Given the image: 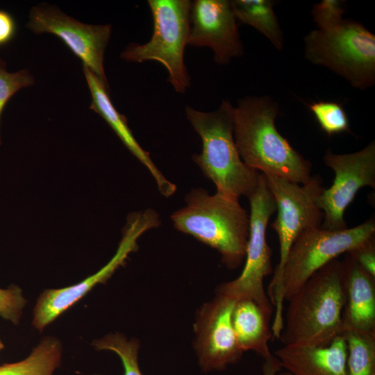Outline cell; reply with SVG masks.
I'll return each mask as SVG.
<instances>
[{
	"label": "cell",
	"instance_id": "ffe728a7",
	"mask_svg": "<svg viewBox=\"0 0 375 375\" xmlns=\"http://www.w3.org/2000/svg\"><path fill=\"white\" fill-rule=\"evenodd\" d=\"M61 358L59 340L46 337L25 359L0 365V375H53L60 365Z\"/></svg>",
	"mask_w": 375,
	"mask_h": 375
},
{
	"label": "cell",
	"instance_id": "d6986e66",
	"mask_svg": "<svg viewBox=\"0 0 375 375\" xmlns=\"http://www.w3.org/2000/svg\"><path fill=\"white\" fill-rule=\"evenodd\" d=\"M232 7L239 24L251 26L265 35L277 50H281L284 38L272 0H234Z\"/></svg>",
	"mask_w": 375,
	"mask_h": 375
},
{
	"label": "cell",
	"instance_id": "7c38bea8",
	"mask_svg": "<svg viewBox=\"0 0 375 375\" xmlns=\"http://www.w3.org/2000/svg\"><path fill=\"white\" fill-rule=\"evenodd\" d=\"M26 27L36 34L55 35L90 69L108 85L103 60L111 35L110 24H87L46 3L33 7Z\"/></svg>",
	"mask_w": 375,
	"mask_h": 375
},
{
	"label": "cell",
	"instance_id": "e0dca14e",
	"mask_svg": "<svg viewBox=\"0 0 375 375\" xmlns=\"http://www.w3.org/2000/svg\"><path fill=\"white\" fill-rule=\"evenodd\" d=\"M347 344L342 335L326 345H283L274 351L292 375H347Z\"/></svg>",
	"mask_w": 375,
	"mask_h": 375
},
{
	"label": "cell",
	"instance_id": "484cf974",
	"mask_svg": "<svg viewBox=\"0 0 375 375\" xmlns=\"http://www.w3.org/2000/svg\"><path fill=\"white\" fill-rule=\"evenodd\" d=\"M343 2L338 0H322L313 5L311 14L319 29H329L342 22L345 12Z\"/></svg>",
	"mask_w": 375,
	"mask_h": 375
},
{
	"label": "cell",
	"instance_id": "3957f363",
	"mask_svg": "<svg viewBox=\"0 0 375 375\" xmlns=\"http://www.w3.org/2000/svg\"><path fill=\"white\" fill-rule=\"evenodd\" d=\"M233 108L228 100H223L214 111L203 112L189 106L185 111L202 141L201 152L193 154V161L215 185L216 192L239 199L254 192L260 173L248 167L239 154L233 135Z\"/></svg>",
	"mask_w": 375,
	"mask_h": 375
},
{
	"label": "cell",
	"instance_id": "52a82bcc",
	"mask_svg": "<svg viewBox=\"0 0 375 375\" xmlns=\"http://www.w3.org/2000/svg\"><path fill=\"white\" fill-rule=\"evenodd\" d=\"M153 18V33L143 44L132 42L121 52L120 58L141 63L156 60L167 70V81L178 93L190 86V77L184 62V51L190 33V0H149Z\"/></svg>",
	"mask_w": 375,
	"mask_h": 375
},
{
	"label": "cell",
	"instance_id": "8fae6325",
	"mask_svg": "<svg viewBox=\"0 0 375 375\" xmlns=\"http://www.w3.org/2000/svg\"><path fill=\"white\" fill-rule=\"evenodd\" d=\"M324 162L335 173L332 185L316 197L323 212L322 228L342 231L347 228L344 215L358 191L365 186L375 188V142L350 153L336 154L328 150Z\"/></svg>",
	"mask_w": 375,
	"mask_h": 375
},
{
	"label": "cell",
	"instance_id": "f1b7e54d",
	"mask_svg": "<svg viewBox=\"0 0 375 375\" xmlns=\"http://www.w3.org/2000/svg\"><path fill=\"white\" fill-rule=\"evenodd\" d=\"M282 366L274 355L265 359L262 365V375H276L282 369Z\"/></svg>",
	"mask_w": 375,
	"mask_h": 375
},
{
	"label": "cell",
	"instance_id": "277c9868",
	"mask_svg": "<svg viewBox=\"0 0 375 375\" xmlns=\"http://www.w3.org/2000/svg\"><path fill=\"white\" fill-rule=\"evenodd\" d=\"M185 201V206L171 215L175 228L217 250L228 269L238 267L245 259L249 234V215L239 199L199 188Z\"/></svg>",
	"mask_w": 375,
	"mask_h": 375
},
{
	"label": "cell",
	"instance_id": "9c48e42d",
	"mask_svg": "<svg viewBox=\"0 0 375 375\" xmlns=\"http://www.w3.org/2000/svg\"><path fill=\"white\" fill-rule=\"evenodd\" d=\"M374 218L342 231L317 227L301 232L292 244L283 267L284 301H288L317 271L360 247L374 237Z\"/></svg>",
	"mask_w": 375,
	"mask_h": 375
},
{
	"label": "cell",
	"instance_id": "4316f807",
	"mask_svg": "<svg viewBox=\"0 0 375 375\" xmlns=\"http://www.w3.org/2000/svg\"><path fill=\"white\" fill-rule=\"evenodd\" d=\"M348 253L367 272L375 277L374 237Z\"/></svg>",
	"mask_w": 375,
	"mask_h": 375
},
{
	"label": "cell",
	"instance_id": "f546056e",
	"mask_svg": "<svg viewBox=\"0 0 375 375\" xmlns=\"http://www.w3.org/2000/svg\"><path fill=\"white\" fill-rule=\"evenodd\" d=\"M276 375H292L291 374H290L289 372H288L287 371H282V369L278 372Z\"/></svg>",
	"mask_w": 375,
	"mask_h": 375
},
{
	"label": "cell",
	"instance_id": "2e32d148",
	"mask_svg": "<svg viewBox=\"0 0 375 375\" xmlns=\"http://www.w3.org/2000/svg\"><path fill=\"white\" fill-rule=\"evenodd\" d=\"M344 289V330L375 332V277L346 253L341 260Z\"/></svg>",
	"mask_w": 375,
	"mask_h": 375
},
{
	"label": "cell",
	"instance_id": "4fadbf2b",
	"mask_svg": "<svg viewBox=\"0 0 375 375\" xmlns=\"http://www.w3.org/2000/svg\"><path fill=\"white\" fill-rule=\"evenodd\" d=\"M235 301L222 294L199 309L194 323V349L203 372L223 370L243 353L234 333L232 313Z\"/></svg>",
	"mask_w": 375,
	"mask_h": 375
},
{
	"label": "cell",
	"instance_id": "cb8c5ba5",
	"mask_svg": "<svg viewBox=\"0 0 375 375\" xmlns=\"http://www.w3.org/2000/svg\"><path fill=\"white\" fill-rule=\"evenodd\" d=\"M34 82L33 76L26 69L15 72H8L6 62L0 57V125L2 112L9 99L20 89L31 86Z\"/></svg>",
	"mask_w": 375,
	"mask_h": 375
},
{
	"label": "cell",
	"instance_id": "5bb4252c",
	"mask_svg": "<svg viewBox=\"0 0 375 375\" xmlns=\"http://www.w3.org/2000/svg\"><path fill=\"white\" fill-rule=\"evenodd\" d=\"M238 23L228 0H195L190 12L188 45L207 47L218 65H226L244 54Z\"/></svg>",
	"mask_w": 375,
	"mask_h": 375
},
{
	"label": "cell",
	"instance_id": "603a6c76",
	"mask_svg": "<svg viewBox=\"0 0 375 375\" xmlns=\"http://www.w3.org/2000/svg\"><path fill=\"white\" fill-rule=\"evenodd\" d=\"M307 106L322 130L329 136L349 132V118L340 103L319 101L308 103Z\"/></svg>",
	"mask_w": 375,
	"mask_h": 375
},
{
	"label": "cell",
	"instance_id": "7402d4cb",
	"mask_svg": "<svg viewBox=\"0 0 375 375\" xmlns=\"http://www.w3.org/2000/svg\"><path fill=\"white\" fill-rule=\"evenodd\" d=\"M97 350L112 351L120 358L124 375H143L138 362L140 344L137 339H127L123 334L109 333L92 343Z\"/></svg>",
	"mask_w": 375,
	"mask_h": 375
},
{
	"label": "cell",
	"instance_id": "ac0fdd59",
	"mask_svg": "<svg viewBox=\"0 0 375 375\" xmlns=\"http://www.w3.org/2000/svg\"><path fill=\"white\" fill-rule=\"evenodd\" d=\"M271 318L251 299L235 301L232 324L237 342L243 352L254 351L264 360L272 355L269 347V341L273 338Z\"/></svg>",
	"mask_w": 375,
	"mask_h": 375
},
{
	"label": "cell",
	"instance_id": "8992f818",
	"mask_svg": "<svg viewBox=\"0 0 375 375\" xmlns=\"http://www.w3.org/2000/svg\"><path fill=\"white\" fill-rule=\"evenodd\" d=\"M305 58L328 68L361 90L375 83V35L362 24L343 19L304 38Z\"/></svg>",
	"mask_w": 375,
	"mask_h": 375
},
{
	"label": "cell",
	"instance_id": "83f0119b",
	"mask_svg": "<svg viewBox=\"0 0 375 375\" xmlns=\"http://www.w3.org/2000/svg\"><path fill=\"white\" fill-rule=\"evenodd\" d=\"M17 24L12 16L0 10V47L10 42L15 35Z\"/></svg>",
	"mask_w": 375,
	"mask_h": 375
},
{
	"label": "cell",
	"instance_id": "9a60e30c",
	"mask_svg": "<svg viewBox=\"0 0 375 375\" xmlns=\"http://www.w3.org/2000/svg\"><path fill=\"white\" fill-rule=\"evenodd\" d=\"M83 71L91 94L90 108L108 123L129 151L147 168L160 193L165 197L173 195L176 190V185L166 178L152 161L149 153L136 140L128 126L126 117L117 110L111 101L109 85L84 65Z\"/></svg>",
	"mask_w": 375,
	"mask_h": 375
},
{
	"label": "cell",
	"instance_id": "7a4b0ae2",
	"mask_svg": "<svg viewBox=\"0 0 375 375\" xmlns=\"http://www.w3.org/2000/svg\"><path fill=\"white\" fill-rule=\"evenodd\" d=\"M341 260L317 271L290 298L279 339L283 345H326L344 331Z\"/></svg>",
	"mask_w": 375,
	"mask_h": 375
},
{
	"label": "cell",
	"instance_id": "30bf717a",
	"mask_svg": "<svg viewBox=\"0 0 375 375\" xmlns=\"http://www.w3.org/2000/svg\"><path fill=\"white\" fill-rule=\"evenodd\" d=\"M160 224L158 214L152 209L130 215L117 251L109 262L78 283L62 288L44 290L33 309V326L42 331L85 296L95 285L105 283L120 266L125 264L128 255L138 250L139 238L147 231L158 227Z\"/></svg>",
	"mask_w": 375,
	"mask_h": 375
},
{
	"label": "cell",
	"instance_id": "44dd1931",
	"mask_svg": "<svg viewBox=\"0 0 375 375\" xmlns=\"http://www.w3.org/2000/svg\"><path fill=\"white\" fill-rule=\"evenodd\" d=\"M341 335L347 344V375H375V332L347 328Z\"/></svg>",
	"mask_w": 375,
	"mask_h": 375
},
{
	"label": "cell",
	"instance_id": "6da1fadb",
	"mask_svg": "<svg viewBox=\"0 0 375 375\" xmlns=\"http://www.w3.org/2000/svg\"><path fill=\"white\" fill-rule=\"evenodd\" d=\"M278 103L269 96H247L233 108V135L242 161L250 168L286 181L304 184L312 164L278 132Z\"/></svg>",
	"mask_w": 375,
	"mask_h": 375
},
{
	"label": "cell",
	"instance_id": "ba28073f",
	"mask_svg": "<svg viewBox=\"0 0 375 375\" xmlns=\"http://www.w3.org/2000/svg\"><path fill=\"white\" fill-rule=\"evenodd\" d=\"M247 198L251 212L244 267L238 277L219 285L217 294L234 301L251 299L272 317L274 306L264 288L265 277L272 272V251L267 242L266 229L276 205L262 173L256 189Z\"/></svg>",
	"mask_w": 375,
	"mask_h": 375
},
{
	"label": "cell",
	"instance_id": "5b68a950",
	"mask_svg": "<svg viewBox=\"0 0 375 375\" xmlns=\"http://www.w3.org/2000/svg\"><path fill=\"white\" fill-rule=\"evenodd\" d=\"M265 176L278 211L271 227L278 237L280 258L268 288V297L274 307L272 325L279 328L283 324L282 276L285 262L292 244L301 232L322 226L324 214L315 199L324 187L322 179L317 176H311L304 184Z\"/></svg>",
	"mask_w": 375,
	"mask_h": 375
},
{
	"label": "cell",
	"instance_id": "4dcf8cb0",
	"mask_svg": "<svg viewBox=\"0 0 375 375\" xmlns=\"http://www.w3.org/2000/svg\"><path fill=\"white\" fill-rule=\"evenodd\" d=\"M4 348V344L3 343V342L1 341V340L0 339V351L3 349Z\"/></svg>",
	"mask_w": 375,
	"mask_h": 375
},
{
	"label": "cell",
	"instance_id": "d4e9b609",
	"mask_svg": "<svg viewBox=\"0 0 375 375\" xmlns=\"http://www.w3.org/2000/svg\"><path fill=\"white\" fill-rule=\"evenodd\" d=\"M26 303L22 291L17 285L0 288V316L14 324H18Z\"/></svg>",
	"mask_w": 375,
	"mask_h": 375
}]
</instances>
